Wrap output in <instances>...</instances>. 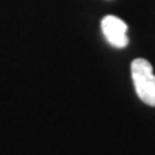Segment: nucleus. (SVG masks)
I'll return each mask as SVG.
<instances>
[{"label":"nucleus","mask_w":155,"mask_h":155,"mask_svg":"<svg viewBox=\"0 0 155 155\" xmlns=\"http://www.w3.org/2000/svg\"><path fill=\"white\" fill-rule=\"evenodd\" d=\"M131 75L138 98L147 105L155 106V75L152 65L142 58L134 59Z\"/></svg>","instance_id":"f257e3e1"},{"label":"nucleus","mask_w":155,"mask_h":155,"mask_svg":"<svg viewBox=\"0 0 155 155\" xmlns=\"http://www.w3.org/2000/svg\"><path fill=\"white\" fill-rule=\"evenodd\" d=\"M101 28H102V32L105 35L106 40L114 46V48H118V49H122L128 46V26L127 23L124 22L122 19L116 16H105L101 22Z\"/></svg>","instance_id":"f03ea898"}]
</instances>
